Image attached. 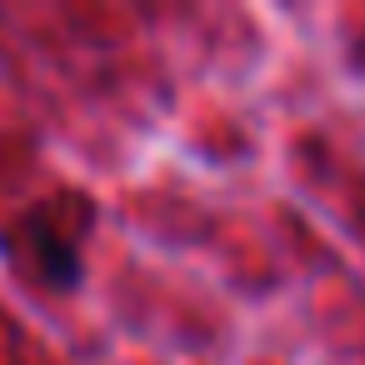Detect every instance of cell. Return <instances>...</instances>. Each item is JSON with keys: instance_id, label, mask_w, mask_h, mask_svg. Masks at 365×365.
<instances>
[{"instance_id": "1", "label": "cell", "mask_w": 365, "mask_h": 365, "mask_svg": "<svg viewBox=\"0 0 365 365\" xmlns=\"http://www.w3.org/2000/svg\"><path fill=\"white\" fill-rule=\"evenodd\" d=\"M96 230V205L91 195H51L31 205L21 220L0 230V250L6 260L41 290L66 295L86 280V245Z\"/></svg>"}]
</instances>
